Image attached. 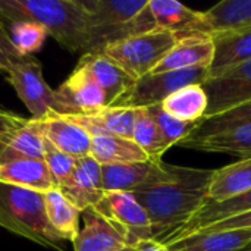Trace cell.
Here are the masks:
<instances>
[{"label":"cell","mask_w":251,"mask_h":251,"mask_svg":"<svg viewBox=\"0 0 251 251\" xmlns=\"http://www.w3.org/2000/svg\"><path fill=\"white\" fill-rule=\"evenodd\" d=\"M213 174L215 169L157 162L151 176L132 193L149 215L153 240L165 244L191 221L207 200Z\"/></svg>","instance_id":"1"},{"label":"cell","mask_w":251,"mask_h":251,"mask_svg":"<svg viewBox=\"0 0 251 251\" xmlns=\"http://www.w3.org/2000/svg\"><path fill=\"white\" fill-rule=\"evenodd\" d=\"M0 16L9 22L34 21L63 49L90 50L93 22L81 0H0Z\"/></svg>","instance_id":"2"},{"label":"cell","mask_w":251,"mask_h":251,"mask_svg":"<svg viewBox=\"0 0 251 251\" xmlns=\"http://www.w3.org/2000/svg\"><path fill=\"white\" fill-rule=\"evenodd\" d=\"M44 194L0 184V226L41 247L63 251L65 240L47 218Z\"/></svg>","instance_id":"3"},{"label":"cell","mask_w":251,"mask_h":251,"mask_svg":"<svg viewBox=\"0 0 251 251\" xmlns=\"http://www.w3.org/2000/svg\"><path fill=\"white\" fill-rule=\"evenodd\" d=\"M176 43V35L166 29L154 28L147 32L110 43L99 50L118 65L132 79H140L153 72Z\"/></svg>","instance_id":"4"},{"label":"cell","mask_w":251,"mask_h":251,"mask_svg":"<svg viewBox=\"0 0 251 251\" xmlns=\"http://www.w3.org/2000/svg\"><path fill=\"white\" fill-rule=\"evenodd\" d=\"M207 78L209 69L206 68L174 72H151L140 79H135L134 84L112 106L144 109L162 104V101L175 91L187 85L203 84Z\"/></svg>","instance_id":"5"},{"label":"cell","mask_w":251,"mask_h":251,"mask_svg":"<svg viewBox=\"0 0 251 251\" xmlns=\"http://www.w3.org/2000/svg\"><path fill=\"white\" fill-rule=\"evenodd\" d=\"M94 209L124 235L128 247L153 238L149 215L132 193H104Z\"/></svg>","instance_id":"6"},{"label":"cell","mask_w":251,"mask_h":251,"mask_svg":"<svg viewBox=\"0 0 251 251\" xmlns=\"http://www.w3.org/2000/svg\"><path fill=\"white\" fill-rule=\"evenodd\" d=\"M6 74L10 85L29 110L32 119H43L47 113L53 112L54 90L46 82L40 62L24 57L10 65Z\"/></svg>","instance_id":"7"},{"label":"cell","mask_w":251,"mask_h":251,"mask_svg":"<svg viewBox=\"0 0 251 251\" xmlns=\"http://www.w3.org/2000/svg\"><path fill=\"white\" fill-rule=\"evenodd\" d=\"M103 107H107L103 90L90 74L79 66H75L68 79L54 90L53 112L59 115H87Z\"/></svg>","instance_id":"8"},{"label":"cell","mask_w":251,"mask_h":251,"mask_svg":"<svg viewBox=\"0 0 251 251\" xmlns=\"http://www.w3.org/2000/svg\"><path fill=\"white\" fill-rule=\"evenodd\" d=\"M209 97L206 118L219 115L251 100V60L228 69L203 82Z\"/></svg>","instance_id":"9"},{"label":"cell","mask_w":251,"mask_h":251,"mask_svg":"<svg viewBox=\"0 0 251 251\" xmlns=\"http://www.w3.org/2000/svg\"><path fill=\"white\" fill-rule=\"evenodd\" d=\"M213 56L215 44L210 34H182L176 37V43L153 72H174L200 68L209 69L213 62Z\"/></svg>","instance_id":"10"},{"label":"cell","mask_w":251,"mask_h":251,"mask_svg":"<svg viewBox=\"0 0 251 251\" xmlns=\"http://www.w3.org/2000/svg\"><path fill=\"white\" fill-rule=\"evenodd\" d=\"M57 190L81 212L94 207L104 196L101 165L91 156L76 159L72 178Z\"/></svg>","instance_id":"11"},{"label":"cell","mask_w":251,"mask_h":251,"mask_svg":"<svg viewBox=\"0 0 251 251\" xmlns=\"http://www.w3.org/2000/svg\"><path fill=\"white\" fill-rule=\"evenodd\" d=\"M37 122L43 137L65 154L74 159L90 156L93 137L79 125L56 112L47 113L43 119H37Z\"/></svg>","instance_id":"12"},{"label":"cell","mask_w":251,"mask_h":251,"mask_svg":"<svg viewBox=\"0 0 251 251\" xmlns=\"http://www.w3.org/2000/svg\"><path fill=\"white\" fill-rule=\"evenodd\" d=\"M82 228L72 241L74 251H121L126 246L124 235L94 207L81 212Z\"/></svg>","instance_id":"13"},{"label":"cell","mask_w":251,"mask_h":251,"mask_svg":"<svg viewBox=\"0 0 251 251\" xmlns=\"http://www.w3.org/2000/svg\"><path fill=\"white\" fill-rule=\"evenodd\" d=\"M68 121L84 128L91 137H124L132 140V131L135 124V109L107 106L97 112L87 115L66 116Z\"/></svg>","instance_id":"14"},{"label":"cell","mask_w":251,"mask_h":251,"mask_svg":"<svg viewBox=\"0 0 251 251\" xmlns=\"http://www.w3.org/2000/svg\"><path fill=\"white\" fill-rule=\"evenodd\" d=\"M251 29V0H224L201 12L196 32L219 34Z\"/></svg>","instance_id":"15"},{"label":"cell","mask_w":251,"mask_h":251,"mask_svg":"<svg viewBox=\"0 0 251 251\" xmlns=\"http://www.w3.org/2000/svg\"><path fill=\"white\" fill-rule=\"evenodd\" d=\"M76 66L85 69L103 90L107 106H112L135 81L99 51L84 53Z\"/></svg>","instance_id":"16"},{"label":"cell","mask_w":251,"mask_h":251,"mask_svg":"<svg viewBox=\"0 0 251 251\" xmlns=\"http://www.w3.org/2000/svg\"><path fill=\"white\" fill-rule=\"evenodd\" d=\"M165 246L171 251H244L251 246V229L196 232Z\"/></svg>","instance_id":"17"},{"label":"cell","mask_w":251,"mask_h":251,"mask_svg":"<svg viewBox=\"0 0 251 251\" xmlns=\"http://www.w3.org/2000/svg\"><path fill=\"white\" fill-rule=\"evenodd\" d=\"M247 212H251V190L237 197H232L229 200H225L222 203L206 200L201 209L191 218V221L184 228H181L176 234H174L165 244L188 237L191 234H196L204 229L206 226H210L213 224L222 222L225 219H229V218H234Z\"/></svg>","instance_id":"18"},{"label":"cell","mask_w":251,"mask_h":251,"mask_svg":"<svg viewBox=\"0 0 251 251\" xmlns=\"http://www.w3.org/2000/svg\"><path fill=\"white\" fill-rule=\"evenodd\" d=\"M215 56L209 76H216L228 69L251 60V29L213 34Z\"/></svg>","instance_id":"19"},{"label":"cell","mask_w":251,"mask_h":251,"mask_svg":"<svg viewBox=\"0 0 251 251\" xmlns=\"http://www.w3.org/2000/svg\"><path fill=\"white\" fill-rule=\"evenodd\" d=\"M0 184L47 193L57 188L44 160L25 159L0 165Z\"/></svg>","instance_id":"20"},{"label":"cell","mask_w":251,"mask_h":251,"mask_svg":"<svg viewBox=\"0 0 251 251\" xmlns=\"http://www.w3.org/2000/svg\"><path fill=\"white\" fill-rule=\"evenodd\" d=\"M88 12L93 28H115L134 21L149 0H81Z\"/></svg>","instance_id":"21"},{"label":"cell","mask_w":251,"mask_h":251,"mask_svg":"<svg viewBox=\"0 0 251 251\" xmlns=\"http://www.w3.org/2000/svg\"><path fill=\"white\" fill-rule=\"evenodd\" d=\"M178 146L206 153H221L238 157H251V124L225 129L200 140H185Z\"/></svg>","instance_id":"22"},{"label":"cell","mask_w":251,"mask_h":251,"mask_svg":"<svg viewBox=\"0 0 251 251\" xmlns=\"http://www.w3.org/2000/svg\"><path fill=\"white\" fill-rule=\"evenodd\" d=\"M251 190V157L215 169L207 200L222 203Z\"/></svg>","instance_id":"23"},{"label":"cell","mask_w":251,"mask_h":251,"mask_svg":"<svg viewBox=\"0 0 251 251\" xmlns=\"http://www.w3.org/2000/svg\"><path fill=\"white\" fill-rule=\"evenodd\" d=\"M149 10L156 28L174 32L176 37L196 32L201 19V12L193 10L175 0H149Z\"/></svg>","instance_id":"24"},{"label":"cell","mask_w":251,"mask_h":251,"mask_svg":"<svg viewBox=\"0 0 251 251\" xmlns=\"http://www.w3.org/2000/svg\"><path fill=\"white\" fill-rule=\"evenodd\" d=\"M90 156L101 166L147 162L150 157L131 138L124 137H93Z\"/></svg>","instance_id":"25"},{"label":"cell","mask_w":251,"mask_h":251,"mask_svg":"<svg viewBox=\"0 0 251 251\" xmlns=\"http://www.w3.org/2000/svg\"><path fill=\"white\" fill-rule=\"evenodd\" d=\"M157 162L159 160H147L101 166L104 193H134L151 176Z\"/></svg>","instance_id":"26"},{"label":"cell","mask_w":251,"mask_h":251,"mask_svg":"<svg viewBox=\"0 0 251 251\" xmlns=\"http://www.w3.org/2000/svg\"><path fill=\"white\" fill-rule=\"evenodd\" d=\"M163 110L175 119L185 122H203L209 109V97L203 84L187 85L162 101Z\"/></svg>","instance_id":"27"},{"label":"cell","mask_w":251,"mask_h":251,"mask_svg":"<svg viewBox=\"0 0 251 251\" xmlns=\"http://www.w3.org/2000/svg\"><path fill=\"white\" fill-rule=\"evenodd\" d=\"M25 159L44 160V137L37 119L32 118L26 119L25 124L12 135L0 153V165Z\"/></svg>","instance_id":"28"},{"label":"cell","mask_w":251,"mask_h":251,"mask_svg":"<svg viewBox=\"0 0 251 251\" xmlns=\"http://www.w3.org/2000/svg\"><path fill=\"white\" fill-rule=\"evenodd\" d=\"M44 196L46 212L51 226L65 241H74L79 231L81 210L74 206L57 188L47 191Z\"/></svg>","instance_id":"29"},{"label":"cell","mask_w":251,"mask_h":251,"mask_svg":"<svg viewBox=\"0 0 251 251\" xmlns=\"http://www.w3.org/2000/svg\"><path fill=\"white\" fill-rule=\"evenodd\" d=\"M132 140L150 157V160H160L163 153L168 149H171L166 144L154 118L151 116L147 107L135 109V124H134V131H132Z\"/></svg>","instance_id":"30"},{"label":"cell","mask_w":251,"mask_h":251,"mask_svg":"<svg viewBox=\"0 0 251 251\" xmlns=\"http://www.w3.org/2000/svg\"><path fill=\"white\" fill-rule=\"evenodd\" d=\"M251 124V100L241 103L229 110H225L219 115L206 118L200 126L185 140H200L209 135H213L216 132L225 131V129H232L237 126L243 125H250ZM184 140V141H185Z\"/></svg>","instance_id":"31"},{"label":"cell","mask_w":251,"mask_h":251,"mask_svg":"<svg viewBox=\"0 0 251 251\" xmlns=\"http://www.w3.org/2000/svg\"><path fill=\"white\" fill-rule=\"evenodd\" d=\"M9 35L19 56L26 57L43 47L49 32L43 25L34 21H16L10 22Z\"/></svg>","instance_id":"32"},{"label":"cell","mask_w":251,"mask_h":251,"mask_svg":"<svg viewBox=\"0 0 251 251\" xmlns=\"http://www.w3.org/2000/svg\"><path fill=\"white\" fill-rule=\"evenodd\" d=\"M151 113V116L154 118L166 144L169 147L182 143L185 138H188L199 126L201 122H185V121H179L175 119L174 116L168 115L162 104H156L151 107H147Z\"/></svg>","instance_id":"33"},{"label":"cell","mask_w":251,"mask_h":251,"mask_svg":"<svg viewBox=\"0 0 251 251\" xmlns=\"http://www.w3.org/2000/svg\"><path fill=\"white\" fill-rule=\"evenodd\" d=\"M44 162L57 185L62 187L65 185L74 175L76 159L65 154L59 149H56L49 140L44 138Z\"/></svg>","instance_id":"34"},{"label":"cell","mask_w":251,"mask_h":251,"mask_svg":"<svg viewBox=\"0 0 251 251\" xmlns=\"http://www.w3.org/2000/svg\"><path fill=\"white\" fill-rule=\"evenodd\" d=\"M26 119L21 118L19 115L0 109V153L12 138V135L25 124Z\"/></svg>","instance_id":"35"},{"label":"cell","mask_w":251,"mask_h":251,"mask_svg":"<svg viewBox=\"0 0 251 251\" xmlns=\"http://www.w3.org/2000/svg\"><path fill=\"white\" fill-rule=\"evenodd\" d=\"M21 59L24 57H21L19 53L16 51L7 29L0 21V69L1 72H7L9 66L19 62Z\"/></svg>","instance_id":"36"},{"label":"cell","mask_w":251,"mask_h":251,"mask_svg":"<svg viewBox=\"0 0 251 251\" xmlns=\"http://www.w3.org/2000/svg\"><path fill=\"white\" fill-rule=\"evenodd\" d=\"M226 229H251V212L225 219L222 222L213 224L210 226H206L204 229L199 232H210V231H226Z\"/></svg>","instance_id":"37"},{"label":"cell","mask_w":251,"mask_h":251,"mask_svg":"<svg viewBox=\"0 0 251 251\" xmlns=\"http://www.w3.org/2000/svg\"><path fill=\"white\" fill-rule=\"evenodd\" d=\"M134 251H171L165 244L150 238V240H144L140 241L138 244H135L134 247H131Z\"/></svg>","instance_id":"38"},{"label":"cell","mask_w":251,"mask_h":251,"mask_svg":"<svg viewBox=\"0 0 251 251\" xmlns=\"http://www.w3.org/2000/svg\"><path fill=\"white\" fill-rule=\"evenodd\" d=\"M121 251H134V250H132V249H131V247H125V249H124V250H121Z\"/></svg>","instance_id":"39"},{"label":"cell","mask_w":251,"mask_h":251,"mask_svg":"<svg viewBox=\"0 0 251 251\" xmlns=\"http://www.w3.org/2000/svg\"><path fill=\"white\" fill-rule=\"evenodd\" d=\"M247 250H251V246H250V247H249V249H247Z\"/></svg>","instance_id":"40"},{"label":"cell","mask_w":251,"mask_h":251,"mask_svg":"<svg viewBox=\"0 0 251 251\" xmlns=\"http://www.w3.org/2000/svg\"><path fill=\"white\" fill-rule=\"evenodd\" d=\"M244 251H251V250H244Z\"/></svg>","instance_id":"41"},{"label":"cell","mask_w":251,"mask_h":251,"mask_svg":"<svg viewBox=\"0 0 251 251\" xmlns=\"http://www.w3.org/2000/svg\"><path fill=\"white\" fill-rule=\"evenodd\" d=\"M0 72H1V69H0Z\"/></svg>","instance_id":"42"}]
</instances>
